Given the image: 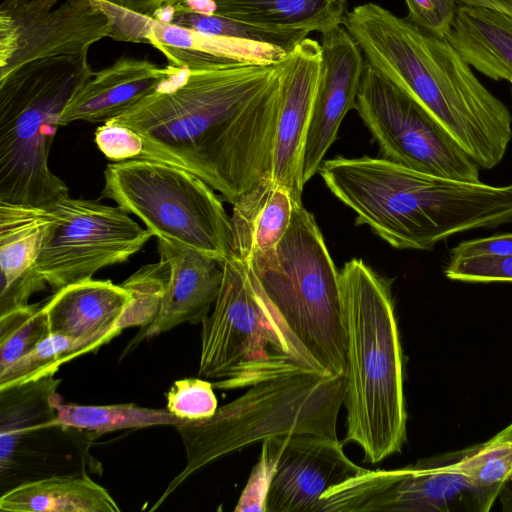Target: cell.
I'll list each match as a JSON object with an SVG mask.
<instances>
[{"instance_id":"cell-1","label":"cell","mask_w":512,"mask_h":512,"mask_svg":"<svg viewBox=\"0 0 512 512\" xmlns=\"http://www.w3.org/2000/svg\"><path fill=\"white\" fill-rule=\"evenodd\" d=\"M279 103L277 64L176 67L111 120L141 138L140 159L187 170L233 204L271 178Z\"/></svg>"},{"instance_id":"cell-2","label":"cell","mask_w":512,"mask_h":512,"mask_svg":"<svg viewBox=\"0 0 512 512\" xmlns=\"http://www.w3.org/2000/svg\"><path fill=\"white\" fill-rule=\"evenodd\" d=\"M343 26L365 61L419 102L479 168L503 160L512 115L445 37L375 3L346 12Z\"/></svg>"},{"instance_id":"cell-3","label":"cell","mask_w":512,"mask_h":512,"mask_svg":"<svg viewBox=\"0 0 512 512\" xmlns=\"http://www.w3.org/2000/svg\"><path fill=\"white\" fill-rule=\"evenodd\" d=\"M319 173L357 225L397 249L431 250L455 234L512 223V183L457 180L369 156L324 160Z\"/></svg>"},{"instance_id":"cell-4","label":"cell","mask_w":512,"mask_h":512,"mask_svg":"<svg viewBox=\"0 0 512 512\" xmlns=\"http://www.w3.org/2000/svg\"><path fill=\"white\" fill-rule=\"evenodd\" d=\"M339 275L346 330L344 441L376 464L406 441L403 353L391 284L358 258Z\"/></svg>"},{"instance_id":"cell-5","label":"cell","mask_w":512,"mask_h":512,"mask_svg":"<svg viewBox=\"0 0 512 512\" xmlns=\"http://www.w3.org/2000/svg\"><path fill=\"white\" fill-rule=\"evenodd\" d=\"M88 56L29 62L0 79V201L52 207L69 196L49 167L65 107L91 78Z\"/></svg>"},{"instance_id":"cell-6","label":"cell","mask_w":512,"mask_h":512,"mask_svg":"<svg viewBox=\"0 0 512 512\" xmlns=\"http://www.w3.org/2000/svg\"><path fill=\"white\" fill-rule=\"evenodd\" d=\"M345 387V375L303 372L280 376L250 386L208 419L176 426L186 465L151 510L199 469L251 444L290 433L338 438L337 418Z\"/></svg>"},{"instance_id":"cell-7","label":"cell","mask_w":512,"mask_h":512,"mask_svg":"<svg viewBox=\"0 0 512 512\" xmlns=\"http://www.w3.org/2000/svg\"><path fill=\"white\" fill-rule=\"evenodd\" d=\"M259 289L324 374L345 375L346 330L339 271L314 216L295 202L278 244L250 258Z\"/></svg>"},{"instance_id":"cell-8","label":"cell","mask_w":512,"mask_h":512,"mask_svg":"<svg viewBox=\"0 0 512 512\" xmlns=\"http://www.w3.org/2000/svg\"><path fill=\"white\" fill-rule=\"evenodd\" d=\"M222 267L218 297L201 321L198 375L215 380L213 388L235 389L290 374H324L265 298L247 263L232 252Z\"/></svg>"},{"instance_id":"cell-9","label":"cell","mask_w":512,"mask_h":512,"mask_svg":"<svg viewBox=\"0 0 512 512\" xmlns=\"http://www.w3.org/2000/svg\"><path fill=\"white\" fill-rule=\"evenodd\" d=\"M101 194L138 217L157 239L221 262L232 253L231 219L221 198L187 170L147 159L112 162Z\"/></svg>"},{"instance_id":"cell-10","label":"cell","mask_w":512,"mask_h":512,"mask_svg":"<svg viewBox=\"0 0 512 512\" xmlns=\"http://www.w3.org/2000/svg\"><path fill=\"white\" fill-rule=\"evenodd\" d=\"M355 110L383 158L424 173L480 181L479 166L436 119L367 62Z\"/></svg>"},{"instance_id":"cell-11","label":"cell","mask_w":512,"mask_h":512,"mask_svg":"<svg viewBox=\"0 0 512 512\" xmlns=\"http://www.w3.org/2000/svg\"><path fill=\"white\" fill-rule=\"evenodd\" d=\"M52 208L58 219L43 244L38 265L53 291L127 261L153 236L119 205L67 196Z\"/></svg>"},{"instance_id":"cell-12","label":"cell","mask_w":512,"mask_h":512,"mask_svg":"<svg viewBox=\"0 0 512 512\" xmlns=\"http://www.w3.org/2000/svg\"><path fill=\"white\" fill-rule=\"evenodd\" d=\"M462 453L420 459L400 469H365L327 490L321 512H487L457 467Z\"/></svg>"},{"instance_id":"cell-13","label":"cell","mask_w":512,"mask_h":512,"mask_svg":"<svg viewBox=\"0 0 512 512\" xmlns=\"http://www.w3.org/2000/svg\"><path fill=\"white\" fill-rule=\"evenodd\" d=\"M111 33L96 0H4L0 6V79L43 58L88 56Z\"/></svg>"},{"instance_id":"cell-14","label":"cell","mask_w":512,"mask_h":512,"mask_svg":"<svg viewBox=\"0 0 512 512\" xmlns=\"http://www.w3.org/2000/svg\"><path fill=\"white\" fill-rule=\"evenodd\" d=\"M273 460L265 512H321V498L365 468L352 462L338 438L290 433L262 442Z\"/></svg>"},{"instance_id":"cell-15","label":"cell","mask_w":512,"mask_h":512,"mask_svg":"<svg viewBox=\"0 0 512 512\" xmlns=\"http://www.w3.org/2000/svg\"><path fill=\"white\" fill-rule=\"evenodd\" d=\"M111 22L110 38L148 43L168 63L189 69L231 64L276 65L288 52L269 45L200 33L96 0Z\"/></svg>"},{"instance_id":"cell-16","label":"cell","mask_w":512,"mask_h":512,"mask_svg":"<svg viewBox=\"0 0 512 512\" xmlns=\"http://www.w3.org/2000/svg\"><path fill=\"white\" fill-rule=\"evenodd\" d=\"M320 42L305 38L277 64L280 103L271 178L302 202L304 149L321 69Z\"/></svg>"},{"instance_id":"cell-17","label":"cell","mask_w":512,"mask_h":512,"mask_svg":"<svg viewBox=\"0 0 512 512\" xmlns=\"http://www.w3.org/2000/svg\"><path fill=\"white\" fill-rule=\"evenodd\" d=\"M321 69L307 133L303 182L317 172L345 115L356 108L365 66L363 53L343 25L321 34Z\"/></svg>"},{"instance_id":"cell-18","label":"cell","mask_w":512,"mask_h":512,"mask_svg":"<svg viewBox=\"0 0 512 512\" xmlns=\"http://www.w3.org/2000/svg\"><path fill=\"white\" fill-rule=\"evenodd\" d=\"M57 219L52 207L0 201V315L46 289L38 261Z\"/></svg>"},{"instance_id":"cell-19","label":"cell","mask_w":512,"mask_h":512,"mask_svg":"<svg viewBox=\"0 0 512 512\" xmlns=\"http://www.w3.org/2000/svg\"><path fill=\"white\" fill-rule=\"evenodd\" d=\"M160 259L170 270L165 294L156 319L141 329L134 342L153 338L183 323L201 322L218 297L223 267L221 261L198 250L157 239Z\"/></svg>"},{"instance_id":"cell-20","label":"cell","mask_w":512,"mask_h":512,"mask_svg":"<svg viewBox=\"0 0 512 512\" xmlns=\"http://www.w3.org/2000/svg\"><path fill=\"white\" fill-rule=\"evenodd\" d=\"M177 66H159L149 60L121 57L93 72L61 114L60 126L76 121L105 123L154 92Z\"/></svg>"},{"instance_id":"cell-21","label":"cell","mask_w":512,"mask_h":512,"mask_svg":"<svg viewBox=\"0 0 512 512\" xmlns=\"http://www.w3.org/2000/svg\"><path fill=\"white\" fill-rule=\"evenodd\" d=\"M130 293L111 280L86 279L54 291L43 304L50 334L74 339L118 336Z\"/></svg>"},{"instance_id":"cell-22","label":"cell","mask_w":512,"mask_h":512,"mask_svg":"<svg viewBox=\"0 0 512 512\" xmlns=\"http://www.w3.org/2000/svg\"><path fill=\"white\" fill-rule=\"evenodd\" d=\"M476 71L494 81L512 82V15L458 4L445 37Z\"/></svg>"},{"instance_id":"cell-23","label":"cell","mask_w":512,"mask_h":512,"mask_svg":"<svg viewBox=\"0 0 512 512\" xmlns=\"http://www.w3.org/2000/svg\"><path fill=\"white\" fill-rule=\"evenodd\" d=\"M292 194L272 178L261 181L232 205V252L244 261L275 247L292 219Z\"/></svg>"},{"instance_id":"cell-24","label":"cell","mask_w":512,"mask_h":512,"mask_svg":"<svg viewBox=\"0 0 512 512\" xmlns=\"http://www.w3.org/2000/svg\"><path fill=\"white\" fill-rule=\"evenodd\" d=\"M8 512H119L120 507L101 485L86 474L50 476L32 480L1 496Z\"/></svg>"},{"instance_id":"cell-25","label":"cell","mask_w":512,"mask_h":512,"mask_svg":"<svg viewBox=\"0 0 512 512\" xmlns=\"http://www.w3.org/2000/svg\"><path fill=\"white\" fill-rule=\"evenodd\" d=\"M213 13L244 23L321 34L345 18L346 0H212Z\"/></svg>"},{"instance_id":"cell-26","label":"cell","mask_w":512,"mask_h":512,"mask_svg":"<svg viewBox=\"0 0 512 512\" xmlns=\"http://www.w3.org/2000/svg\"><path fill=\"white\" fill-rule=\"evenodd\" d=\"M55 418L49 427L85 432L91 439L102 434L129 428L179 426L189 422L166 408L154 409L133 403L113 405L64 404L58 395L53 400Z\"/></svg>"},{"instance_id":"cell-27","label":"cell","mask_w":512,"mask_h":512,"mask_svg":"<svg viewBox=\"0 0 512 512\" xmlns=\"http://www.w3.org/2000/svg\"><path fill=\"white\" fill-rule=\"evenodd\" d=\"M59 379L53 376L9 389L0 390V467L9 469L20 440L27 433L47 428V423L36 421L39 414L54 412Z\"/></svg>"},{"instance_id":"cell-28","label":"cell","mask_w":512,"mask_h":512,"mask_svg":"<svg viewBox=\"0 0 512 512\" xmlns=\"http://www.w3.org/2000/svg\"><path fill=\"white\" fill-rule=\"evenodd\" d=\"M200 33L250 41L290 52L309 34L305 30L262 27L244 23L216 13L192 10L182 2L162 9L153 17Z\"/></svg>"},{"instance_id":"cell-29","label":"cell","mask_w":512,"mask_h":512,"mask_svg":"<svg viewBox=\"0 0 512 512\" xmlns=\"http://www.w3.org/2000/svg\"><path fill=\"white\" fill-rule=\"evenodd\" d=\"M112 339L108 336L74 339L50 334L26 355L0 371V390L53 376L62 364L94 352Z\"/></svg>"},{"instance_id":"cell-30","label":"cell","mask_w":512,"mask_h":512,"mask_svg":"<svg viewBox=\"0 0 512 512\" xmlns=\"http://www.w3.org/2000/svg\"><path fill=\"white\" fill-rule=\"evenodd\" d=\"M457 467L489 511L512 477V441L489 439L483 444L463 449Z\"/></svg>"},{"instance_id":"cell-31","label":"cell","mask_w":512,"mask_h":512,"mask_svg":"<svg viewBox=\"0 0 512 512\" xmlns=\"http://www.w3.org/2000/svg\"><path fill=\"white\" fill-rule=\"evenodd\" d=\"M169 266L160 259L140 267L120 285L131 295L118 328L148 327L157 317L169 279Z\"/></svg>"},{"instance_id":"cell-32","label":"cell","mask_w":512,"mask_h":512,"mask_svg":"<svg viewBox=\"0 0 512 512\" xmlns=\"http://www.w3.org/2000/svg\"><path fill=\"white\" fill-rule=\"evenodd\" d=\"M50 335L43 305L28 304L0 315V371Z\"/></svg>"},{"instance_id":"cell-33","label":"cell","mask_w":512,"mask_h":512,"mask_svg":"<svg viewBox=\"0 0 512 512\" xmlns=\"http://www.w3.org/2000/svg\"><path fill=\"white\" fill-rule=\"evenodd\" d=\"M166 400V409L170 413L189 421L208 419L218 408L212 383L200 378L175 381Z\"/></svg>"},{"instance_id":"cell-34","label":"cell","mask_w":512,"mask_h":512,"mask_svg":"<svg viewBox=\"0 0 512 512\" xmlns=\"http://www.w3.org/2000/svg\"><path fill=\"white\" fill-rule=\"evenodd\" d=\"M444 275L464 282H512V255L450 259Z\"/></svg>"},{"instance_id":"cell-35","label":"cell","mask_w":512,"mask_h":512,"mask_svg":"<svg viewBox=\"0 0 512 512\" xmlns=\"http://www.w3.org/2000/svg\"><path fill=\"white\" fill-rule=\"evenodd\" d=\"M95 144L112 162L140 159L143 152L141 138L129 127L109 120L97 127Z\"/></svg>"},{"instance_id":"cell-36","label":"cell","mask_w":512,"mask_h":512,"mask_svg":"<svg viewBox=\"0 0 512 512\" xmlns=\"http://www.w3.org/2000/svg\"><path fill=\"white\" fill-rule=\"evenodd\" d=\"M407 18L420 28L439 37L450 32L458 3L456 0H405Z\"/></svg>"},{"instance_id":"cell-37","label":"cell","mask_w":512,"mask_h":512,"mask_svg":"<svg viewBox=\"0 0 512 512\" xmlns=\"http://www.w3.org/2000/svg\"><path fill=\"white\" fill-rule=\"evenodd\" d=\"M273 471V460L262 449L259 460L252 470L235 511L265 512L266 496Z\"/></svg>"},{"instance_id":"cell-38","label":"cell","mask_w":512,"mask_h":512,"mask_svg":"<svg viewBox=\"0 0 512 512\" xmlns=\"http://www.w3.org/2000/svg\"><path fill=\"white\" fill-rule=\"evenodd\" d=\"M485 255H512V233L497 234L462 241L452 248L450 259H463Z\"/></svg>"},{"instance_id":"cell-39","label":"cell","mask_w":512,"mask_h":512,"mask_svg":"<svg viewBox=\"0 0 512 512\" xmlns=\"http://www.w3.org/2000/svg\"><path fill=\"white\" fill-rule=\"evenodd\" d=\"M129 11L153 18L164 8L174 6L184 0H105Z\"/></svg>"},{"instance_id":"cell-40","label":"cell","mask_w":512,"mask_h":512,"mask_svg":"<svg viewBox=\"0 0 512 512\" xmlns=\"http://www.w3.org/2000/svg\"><path fill=\"white\" fill-rule=\"evenodd\" d=\"M493 440H510L512 441V423L509 424L506 428L501 430L499 433H497L492 438Z\"/></svg>"},{"instance_id":"cell-41","label":"cell","mask_w":512,"mask_h":512,"mask_svg":"<svg viewBox=\"0 0 512 512\" xmlns=\"http://www.w3.org/2000/svg\"><path fill=\"white\" fill-rule=\"evenodd\" d=\"M504 11L507 14L512 15V0H505L504 1Z\"/></svg>"},{"instance_id":"cell-42","label":"cell","mask_w":512,"mask_h":512,"mask_svg":"<svg viewBox=\"0 0 512 512\" xmlns=\"http://www.w3.org/2000/svg\"><path fill=\"white\" fill-rule=\"evenodd\" d=\"M510 85H511V94H512V82L510 83Z\"/></svg>"}]
</instances>
